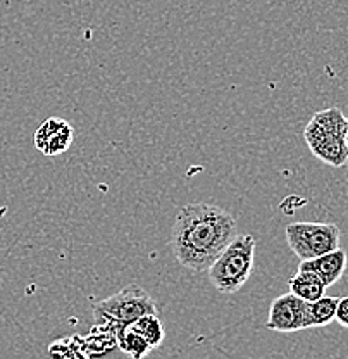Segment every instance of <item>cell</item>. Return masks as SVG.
<instances>
[{"instance_id": "obj_10", "label": "cell", "mask_w": 348, "mask_h": 359, "mask_svg": "<svg viewBox=\"0 0 348 359\" xmlns=\"http://www.w3.org/2000/svg\"><path fill=\"white\" fill-rule=\"evenodd\" d=\"M114 334H116V346L131 358L140 359L147 356V354L152 351L151 344L147 342V339H145L140 332L134 330L130 323L114 327Z\"/></svg>"}, {"instance_id": "obj_9", "label": "cell", "mask_w": 348, "mask_h": 359, "mask_svg": "<svg viewBox=\"0 0 348 359\" xmlns=\"http://www.w3.org/2000/svg\"><path fill=\"white\" fill-rule=\"evenodd\" d=\"M291 294L298 295L304 301H316V299L323 297L324 292H326V283L316 275V273L309 271V269H298L293 276L288 282Z\"/></svg>"}, {"instance_id": "obj_13", "label": "cell", "mask_w": 348, "mask_h": 359, "mask_svg": "<svg viewBox=\"0 0 348 359\" xmlns=\"http://www.w3.org/2000/svg\"><path fill=\"white\" fill-rule=\"evenodd\" d=\"M335 321H338L342 327L348 328V295L347 297L338 299V306H336V316Z\"/></svg>"}, {"instance_id": "obj_12", "label": "cell", "mask_w": 348, "mask_h": 359, "mask_svg": "<svg viewBox=\"0 0 348 359\" xmlns=\"http://www.w3.org/2000/svg\"><path fill=\"white\" fill-rule=\"evenodd\" d=\"M130 325L134 328V330L140 332V334L147 339V342L151 344L152 351L157 349V347L162 344L164 325H162V321H160L159 313L144 314V316H140L137 321H133V323H130Z\"/></svg>"}, {"instance_id": "obj_5", "label": "cell", "mask_w": 348, "mask_h": 359, "mask_svg": "<svg viewBox=\"0 0 348 359\" xmlns=\"http://www.w3.org/2000/svg\"><path fill=\"white\" fill-rule=\"evenodd\" d=\"M340 228L335 223L298 222L284 230L288 245L300 261L314 259L340 247Z\"/></svg>"}, {"instance_id": "obj_6", "label": "cell", "mask_w": 348, "mask_h": 359, "mask_svg": "<svg viewBox=\"0 0 348 359\" xmlns=\"http://www.w3.org/2000/svg\"><path fill=\"white\" fill-rule=\"evenodd\" d=\"M265 327L272 332H281V334L307 330L309 328V301H304L291 292L279 295L271 302Z\"/></svg>"}, {"instance_id": "obj_11", "label": "cell", "mask_w": 348, "mask_h": 359, "mask_svg": "<svg viewBox=\"0 0 348 359\" xmlns=\"http://www.w3.org/2000/svg\"><path fill=\"white\" fill-rule=\"evenodd\" d=\"M336 306H338V297H328V295L309 302V328L326 327L335 321Z\"/></svg>"}, {"instance_id": "obj_4", "label": "cell", "mask_w": 348, "mask_h": 359, "mask_svg": "<svg viewBox=\"0 0 348 359\" xmlns=\"http://www.w3.org/2000/svg\"><path fill=\"white\" fill-rule=\"evenodd\" d=\"M93 313L100 321L116 327V325L133 323L144 314L159 313V308L147 290L131 283V285H126L125 289L112 294L111 297L97 302L93 306Z\"/></svg>"}, {"instance_id": "obj_14", "label": "cell", "mask_w": 348, "mask_h": 359, "mask_svg": "<svg viewBox=\"0 0 348 359\" xmlns=\"http://www.w3.org/2000/svg\"><path fill=\"white\" fill-rule=\"evenodd\" d=\"M345 137H347V147H348V118H347V132H345Z\"/></svg>"}, {"instance_id": "obj_7", "label": "cell", "mask_w": 348, "mask_h": 359, "mask_svg": "<svg viewBox=\"0 0 348 359\" xmlns=\"http://www.w3.org/2000/svg\"><path fill=\"white\" fill-rule=\"evenodd\" d=\"M74 130L69 121L61 118H48L35 132V147L45 156H59L71 147Z\"/></svg>"}, {"instance_id": "obj_1", "label": "cell", "mask_w": 348, "mask_h": 359, "mask_svg": "<svg viewBox=\"0 0 348 359\" xmlns=\"http://www.w3.org/2000/svg\"><path fill=\"white\" fill-rule=\"evenodd\" d=\"M238 237L230 211L214 204L183 205L171 228V249L181 266L207 271L216 257Z\"/></svg>"}, {"instance_id": "obj_8", "label": "cell", "mask_w": 348, "mask_h": 359, "mask_svg": "<svg viewBox=\"0 0 348 359\" xmlns=\"http://www.w3.org/2000/svg\"><path fill=\"white\" fill-rule=\"evenodd\" d=\"M298 269H309V271L316 273V275L326 283V287H331L335 285V283L342 278L343 273H345L347 252L342 247H338V249L323 254V256L302 261Z\"/></svg>"}, {"instance_id": "obj_3", "label": "cell", "mask_w": 348, "mask_h": 359, "mask_svg": "<svg viewBox=\"0 0 348 359\" xmlns=\"http://www.w3.org/2000/svg\"><path fill=\"white\" fill-rule=\"evenodd\" d=\"M257 241L253 235H239L209 266V280L216 290L235 294L249 282L256 264Z\"/></svg>"}, {"instance_id": "obj_2", "label": "cell", "mask_w": 348, "mask_h": 359, "mask_svg": "<svg viewBox=\"0 0 348 359\" xmlns=\"http://www.w3.org/2000/svg\"><path fill=\"white\" fill-rule=\"evenodd\" d=\"M347 118L338 107L319 111L305 126V142L310 152L333 168H342L348 163Z\"/></svg>"}]
</instances>
